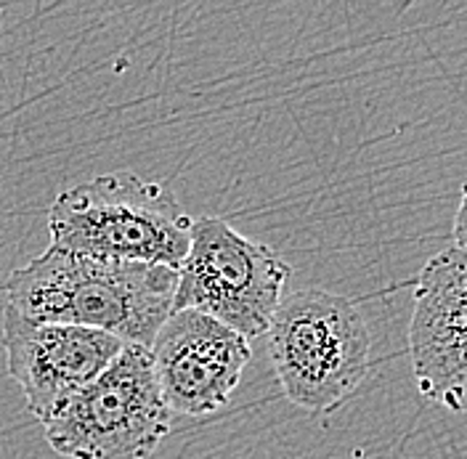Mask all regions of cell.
<instances>
[{
    "label": "cell",
    "instance_id": "cell-1",
    "mask_svg": "<svg viewBox=\"0 0 467 459\" xmlns=\"http://www.w3.org/2000/svg\"><path fill=\"white\" fill-rule=\"evenodd\" d=\"M178 268L115 263L48 247L5 282L8 306L35 321L69 324L151 343L175 311Z\"/></svg>",
    "mask_w": 467,
    "mask_h": 459
},
{
    "label": "cell",
    "instance_id": "cell-2",
    "mask_svg": "<svg viewBox=\"0 0 467 459\" xmlns=\"http://www.w3.org/2000/svg\"><path fill=\"white\" fill-rule=\"evenodd\" d=\"M194 218L162 183L130 171L101 172L48 207L51 245L90 258L181 268Z\"/></svg>",
    "mask_w": 467,
    "mask_h": 459
},
{
    "label": "cell",
    "instance_id": "cell-3",
    "mask_svg": "<svg viewBox=\"0 0 467 459\" xmlns=\"http://www.w3.org/2000/svg\"><path fill=\"white\" fill-rule=\"evenodd\" d=\"M265 335L282 391L300 409L327 412L337 406L369 370L367 318L343 295L292 292L282 297Z\"/></svg>",
    "mask_w": 467,
    "mask_h": 459
},
{
    "label": "cell",
    "instance_id": "cell-4",
    "mask_svg": "<svg viewBox=\"0 0 467 459\" xmlns=\"http://www.w3.org/2000/svg\"><path fill=\"white\" fill-rule=\"evenodd\" d=\"M151 350L125 343L86 391L43 422L48 446L67 459H146L171 433Z\"/></svg>",
    "mask_w": 467,
    "mask_h": 459
},
{
    "label": "cell",
    "instance_id": "cell-5",
    "mask_svg": "<svg viewBox=\"0 0 467 459\" xmlns=\"http://www.w3.org/2000/svg\"><path fill=\"white\" fill-rule=\"evenodd\" d=\"M287 260L218 215L192 224L189 253L178 268L175 311H200L253 340L268 332L290 279Z\"/></svg>",
    "mask_w": 467,
    "mask_h": 459
},
{
    "label": "cell",
    "instance_id": "cell-6",
    "mask_svg": "<svg viewBox=\"0 0 467 459\" xmlns=\"http://www.w3.org/2000/svg\"><path fill=\"white\" fill-rule=\"evenodd\" d=\"M3 348L8 374L19 385L27 412L48 422L115 361L125 343L99 329L35 321L5 306Z\"/></svg>",
    "mask_w": 467,
    "mask_h": 459
},
{
    "label": "cell",
    "instance_id": "cell-7",
    "mask_svg": "<svg viewBox=\"0 0 467 459\" xmlns=\"http://www.w3.org/2000/svg\"><path fill=\"white\" fill-rule=\"evenodd\" d=\"M253 356L250 340L200 311H173L151 343L154 374L173 414L223 409Z\"/></svg>",
    "mask_w": 467,
    "mask_h": 459
},
{
    "label": "cell",
    "instance_id": "cell-8",
    "mask_svg": "<svg viewBox=\"0 0 467 459\" xmlns=\"http://www.w3.org/2000/svg\"><path fill=\"white\" fill-rule=\"evenodd\" d=\"M457 340H467V253L449 247L417 276L409 353Z\"/></svg>",
    "mask_w": 467,
    "mask_h": 459
},
{
    "label": "cell",
    "instance_id": "cell-9",
    "mask_svg": "<svg viewBox=\"0 0 467 459\" xmlns=\"http://www.w3.org/2000/svg\"><path fill=\"white\" fill-rule=\"evenodd\" d=\"M420 393L451 412H467V340L411 350Z\"/></svg>",
    "mask_w": 467,
    "mask_h": 459
},
{
    "label": "cell",
    "instance_id": "cell-10",
    "mask_svg": "<svg viewBox=\"0 0 467 459\" xmlns=\"http://www.w3.org/2000/svg\"><path fill=\"white\" fill-rule=\"evenodd\" d=\"M454 245L457 250L467 253V183L462 186V194H460V207H457V215H454Z\"/></svg>",
    "mask_w": 467,
    "mask_h": 459
}]
</instances>
